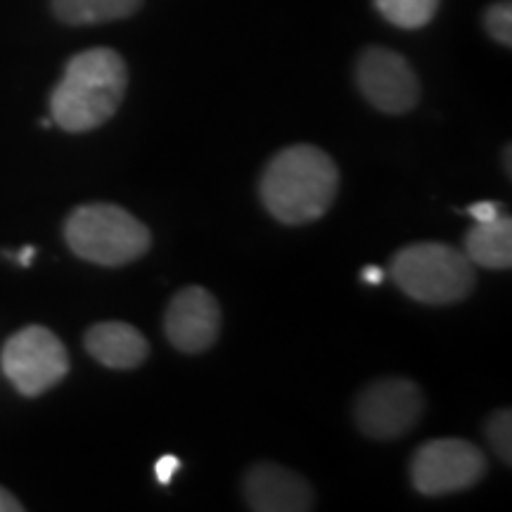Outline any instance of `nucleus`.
Wrapping results in <instances>:
<instances>
[{"instance_id":"nucleus-1","label":"nucleus","mask_w":512,"mask_h":512,"mask_svg":"<svg viewBox=\"0 0 512 512\" xmlns=\"http://www.w3.org/2000/svg\"><path fill=\"white\" fill-rule=\"evenodd\" d=\"M337 188L339 171L328 152L313 145H292L268 162L259 192L273 219L304 226L328 214Z\"/></svg>"},{"instance_id":"nucleus-2","label":"nucleus","mask_w":512,"mask_h":512,"mask_svg":"<svg viewBox=\"0 0 512 512\" xmlns=\"http://www.w3.org/2000/svg\"><path fill=\"white\" fill-rule=\"evenodd\" d=\"M126 62L112 48H91L74 55L50 95L53 121L69 133L93 131L110 121L124 102Z\"/></svg>"},{"instance_id":"nucleus-3","label":"nucleus","mask_w":512,"mask_h":512,"mask_svg":"<svg viewBox=\"0 0 512 512\" xmlns=\"http://www.w3.org/2000/svg\"><path fill=\"white\" fill-rule=\"evenodd\" d=\"M69 249L98 266L131 264L150 249V230L117 204H83L64 223Z\"/></svg>"},{"instance_id":"nucleus-4","label":"nucleus","mask_w":512,"mask_h":512,"mask_svg":"<svg viewBox=\"0 0 512 512\" xmlns=\"http://www.w3.org/2000/svg\"><path fill=\"white\" fill-rule=\"evenodd\" d=\"M389 275L401 292L420 304H453L465 299L477 283L475 264L465 252L441 242H418L394 256Z\"/></svg>"},{"instance_id":"nucleus-5","label":"nucleus","mask_w":512,"mask_h":512,"mask_svg":"<svg viewBox=\"0 0 512 512\" xmlns=\"http://www.w3.org/2000/svg\"><path fill=\"white\" fill-rule=\"evenodd\" d=\"M0 366L24 396H41L69 373V354L60 337L41 325H29L5 342Z\"/></svg>"},{"instance_id":"nucleus-6","label":"nucleus","mask_w":512,"mask_h":512,"mask_svg":"<svg viewBox=\"0 0 512 512\" xmlns=\"http://www.w3.org/2000/svg\"><path fill=\"white\" fill-rule=\"evenodd\" d=\"M486 475V456L465 439H434L415 451L413 486L422 496H446L470 489Z\"/></svg>"},{"instance_id":"nucleus-7","label":"nucleus","mask_w":512,"mask_h":512,"mask_svg":"<svg viewBox=\"0 0 512 512\" xmlns=\"http://www.w3.org/2000/svg\"><path fill=\"white\" fill-rule=\"evenodd\" d=\"M425 411V396L406 377H384L368 384L354 406L356 425L370 439L392 441L411 432Z\"/></svg>"},{"instance_id":"nucleus-8","label":"nucleus","mask_w":512,"mask_h":512,"mask_svg":"<svg viewBox=\"0 0 512 512\" xmlns=\"http://www.w3.org/2000/svg\"><path fill=\"white\" fill-rule=\"evenodd\" d=\"M363 98L384 114H406L420 100V79L408 60L389 48H366L356 62Z\"/></svg>"},{"instance_id":"nucleus-9","label":"nucleus","mask_w":512,"mask_h":512,"mask_svg":"<svg viewBox=\"0 0 512 512\" xmlns=\"http://www.w3.org/2000/svg\"><path fill=\"white\" fill-rule=\"evenodd\" d=\"M164 330L178 351L202 354L219 339V302L204 287H185L166 306Z\"/></svg>"},{"instance_id":"nucleus-10","label":"nucleus","mask_w":512,"mask_h":512,"mask_svg":"<svg viewBox=\"0 0 512 512\" xmlns=\"http://www.w3.org/2000/svg\"><path fill=\"white\" fill-rule=\"evenodd\" d=\"M242 494L256 512H306L316 508L309 482L275 463L254 465L242 482Z\"/></svg>"},{"instance_id":"nucleus-11","label":"nucleus","mask_w":512,"mask_h":512,"mask_svg":"<svg viewBox=\"0 0 512 512\" xmlns=\"http://www.w3.org/2000/svg\"><path fill=\"white\" fill-rule=\"evenodd\" d=\"M83 344L95 361L114 370L138 368L150 354V344H147L143 332L128 323H119V320L93 325L86 332Z\"/></svg>"},{"instance_id":"nucleus-12","label":"nucleus","mask_w":512,"mask_h":512,"mask_svg":"<svg viewBox=\"0 0 512 512\" xmlns=\"http://www.w3.org/2000/svg\"><path fill=\"white\" fill-rule=\"evenodd\" d=\"M465 256L475 266L491 268V271H508L512 266V221L508 216L475 223L467 230Z\"/></svg>"},{"instance_id":"nucleus-13","label":"nucleus","mask_w":512,"mask_h":512,"mask_svg":"<svg viewBox=\"0 0 512 512\" xmlns=\"http://www.w3.org/2000/svg\"><path fill=\"white\" fill-rule=\"evenodd\" d=\"M55 17L72 27L107 24L136 15L143 0H50Z\"/></svg>"},{"instance_id":"nucleus-14","label":"nucleus","mask_w":512,"mask_h":512,"mask_svg":"<svg viewBox=\"0 0 512 512\" xmlns=\"http://www.w3.org/2000/svg\"><path fill=\"white\" fill-rule=\"evenodd\" d=\"M441 0H375V8L399 29H422L437 15Z\"/></svg>"},{"instance_id":"nucleus-15","label":"nucleus","mask_w":512,"mask_h":512,"mask_svg":"<svg viewBox=\"0 0 512 512\" xmlns=\"http://www.w3.org/2000/svg\"><path fill=\"white\" fill-rule=\"evenodd\" d=\"M486 439L503 463H512V413L501 408L486 422Z\"/></svg>"},{"instance_id":"nucleus-16","label":"nucleus","mask_w":512,"mask_h":512,"mask_svg":"<svg viewBox=\"0 0 512 512\" xmlns=\"http://www.w3.org/2000/svg\"><path fill=\"white\" fill-rule=\"evenodd\" d=\"M484 27L491 34V38H496L501 46H512V8L508 0L494 3L484 12Z\"/></svg>"},{"instance_id":"nucleus-17","label":"nucleus","mask_w":512,"mask_h":512,"mask_svg":"<svg viewBox=\"0 0 512 512\" xmlns=\"http://www.w3.org/2000/svg\"><path fill=\"white\" fill-rule=\"evenodd\" d=\"M501 204L498 202H489V200H482L477 204H472V207H467V214L472 216L477 223H486V221H494L501 216Z\"/></svg>"},{"instance_id":"nucleus-18","label":"nucleus","mask_w":512,"mask_h":512,"mask_svg":"<svg viewBox=\"0 0 512 512\" xmlns=\"http://www.w3.org/2000/svg\"><path fill=\"white\" fill-rule=\"evenodd\" d=\"M181 460L176 456H162L155 463V475L159 484H169L178 470H181Z\"/></svg>"},{"instance_id":"nucleus-19","label":"nucleus","mask_w":512,"mask_h":512,"mask_svg":"<svg viewBox=\"0 0 512 512\" xmlns=\"http://www.w3.org/2000/svg\"><path fill=\"white\" fill-rule=\"evenodd\" d=\"M22 510L24 505L19 503L10 491H5L3 486H0V512H22Z\"/></svg>"},{"instance_id":"nucleus-20","label":"nucleus","mask_w":512,"mask_h":512,"mask_svg":"<svg viewBox=\"0 0 512 512\" xmlns=\"http://www.w3.org/2000/svg\"><path fill=\"white\" fill-rule=\"evenodd\" d=\"M363 280H366V283H370V285H380L384 280V271H382V268H377V266H366V268H363Z\"/></svg>"},{"instance_id":"nucleus-21","label":"nucleus","mask_w":512,"mask_h":512,"mask_svg":"<svg viewBox=\"0 0 512 512\" xmlns=\"http://www.w3.org/2000/svg\"><path fill=\"white\" fill-rule=\"evenodd\" d=\"M34 254H36V249L34 247H24V249H19V254L15 256V259L19 261V266H31V261H34Z\"/></svg>"},{"instance_id":"nucleus-22","label":"nucleus","mask_w":512,"mask_h":512,"mask_svg":"<svg viewBox=\"0 0 512 512\" xmlns=\"http://www.w3.org/2000/svg\"><path fill=\"white\" fill-rule=\"evenodd\" d=\"M505 171H508V174H510V145L505 147Z\"/></svg>"}]
</instances>
